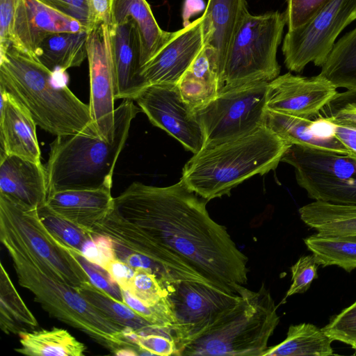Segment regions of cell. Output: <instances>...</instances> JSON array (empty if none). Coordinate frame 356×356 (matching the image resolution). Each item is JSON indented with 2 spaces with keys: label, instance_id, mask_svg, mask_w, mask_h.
Here are the masks:
<instances>
[{
  "label": "cell",
  "instance_id": "cell-11",
  "mask_svg": "<svg viewBox=\"0 0 356 356\" xmlns=\"http://www.w3.org/2000/svg\"><path fill=\"white\" fill-rule=\"evenodd\" d=\"M268 84L259 81L230 88L195 111L203 131L204 147L244 135L264 125Z\"/></svg>",
  "mask_w": 356,
  "mask_h": 356
},
{
  "label": "cell",
  "instance_id": "cell-9",
  "mask_svg": "<svg viewBox=\"0 0 356 356\" xmlns=\"http://www.w3.org/2000/svg\"><path fill=\"white\" fill-rule=\"evenodd\" d=\"M90 232L109 237L115 259L134 269L142 268L152 271L165 286L193 282L216 288L192 266L156 244L113 208L92 227Z\"/></svg>",
  "mask_w": 356,
  "mask_h": 356
},
{
  "label": "cell",
  "instance_id": "cell-24",
  "mask_svg": "<svg viewBox=\"0 0 356 356\" xmlns=\"http://www.w3.org/2000/svg\"><path fill=\"white\" fill-rule=\"evenodd\" d=\"M47 207L56 215L90 232L113 209L111 188L65 190L50 193Z\"/></svg>",
  "mask_w": 356,
  "mask_h": 356
},
{
  "label": "cell",
  "instance_id": "cell-47",
  "mask_svg": "<svg viewBox=\"0 0 356 356\" xmlns=\"http://www.w3.org/2000/svg\"><path fill=\"white\" fill-rule=\"evenodd\" d=\"M113 280L121 289H128L135 274V269L117 259L106 267Z\"/></svg>",
  "mask_w": 356,
  "mask_h": 356
},
{
  "label": "cell",
  "instance_id": "cell-15",
  "mask_svg": "<svg viewBox=\"0 0 356 356\" xmlns=\"http://www.w3.org/2000/svg\"><path fill=\"white\" fill-rule=\"evenodd\" d=\"M86 48L91 117L99 136L111 142L115 136V99L108 22L96 23L88 30Z\"/></svg>",
  "mask_w": 356,
  "mask_h": 356
},
{
  "label": "cell",
  "instance_id": "cell-41",
  "mask_svg": "<svg viewBox=\"0 0 356 356\" xmlns=\"http://www.w3.org/2000/svg\"><path fill=\"white\" fill-rule=\"evenodd\" d=\"M67 250L76 258L88 274L90 282L113 298L122 300L121 289L103 267L88 260L81 250L66 245Z\"/></svg>",
  "mask_w": 356,
  "mask_h": 356
},
{
  "label": "cell",
  "instance_id": "cell-21",
  "mask_svg": "<svg viewBox=\"0 0 356 356\" xmlns=\"http://www.w3.org/2000/svg\"><path fill=\"white\" fill-rule=\"evenodd\" d=\"M264 125L290 145L349 156L333 134L331 123L319 114L307 119L266 108Z\"/></svg>",
  "mask_w": 356,
  "mask_h": 356
},
{
  "label": "cell",
  "instance_id": "cell-36",
  "mask_svg": "<svg viewBox=\"0 0 356 356\" xmlns=\"http://www.w3.org/2000/svg\"><path fill=\"white\" fill-rule=\"evenodd\" d=\"M137 333L135 344L139 355H177V346L170 328L154 325Z\"/></svg>",
  "mask_w": 356,
  "mask_h": 356
},
{
  "label": "cell",
  "instance_id": "cell-45",
  "mask_svg": "<svg viewBox=\"0 0 356 356\" xmlns=\"http://www.w3.org/2000/svg\"><path fill=\"white\" fill-rule=\"evenodd\" d=\"M321 116L331 123L333 134L348 150V156L356 160V122Z\"/></svg>",
  "mask_w": 356,
  "mask_h": 356
},
{
  "label": "cell",
  "instance_id": "cell-32",
  "mask_svg": "<svg viewBox=\"0 0 356 356\" xmlns=\"http://www.w3.org/2000/svg\"><path fill=\"white\" fill-rule=\"evenodd\" d=\"M319 74L337 88L356 90V26L335 42Z\"/></svg>",
  "mask_w": 356,
  "mask_h": 356
},
{
  "label": "cell",
  "instance_id": "cell-10",
  "mask_svg": "<svg viewBox=\"0 0 356 356\" xmlns=\"http://www.w3.org/2000/svg\"><path fill=\"white\" fill-rule=\"evenodd\" d=\"M294 168L309 198L356 205V160L343 154L291 145L281 159Z\"/></svg>",
  "mask_w": 356,
  "mask_h": 356
},
{
  "label": "cell",
  "instance_id": "cell-31",
  "mask_svg": "<svg viewBox=\"0 0 356 356\" xmlns=\"http://www.w3.org/2000/svg\"><path fill=\"white\" fill-rule=\"evenodd\" d=\"M0 327L3 333L19 335L35 330L38 323L0 264Z\"/></svg>",
  "mask_w": 356,
  "mask_h": 356
},
{
  "label": "cell",
  "instance_id": "cell-27",
  "mask_svg": "<svg viewBox=\"0 0 356 356\" xmlns=\"http://www.w3.org/2000/svg\"><path fill=\"white\" fill-rule=\"evenodd\" d=\"M177 85L183 99L194 111L206 106L218 95V70L204 47Z\"/></svg>",
  "mask_w": 356,
  "mask_h": 356
},
{
  "label": "cell",
  "instance_id": "cell-39",
  "mask_svg": "<svg viewBox=\"0 0 356 356\" xmlns=\"http://www.w3.org/2000/svg\"><path fill=\"white\" fill-rule=\"evenodd\" d=\"M333 341H338L351 346L356 343V305L342 310L332 316L329 323L322 328Z\"/></svg>",
  "mask_w": 356,
  "mask_h": 356
},
{
  "label": "cell",
  "instance_id": "cell-44",
  "mask_svg": "<svg viewBox=\"0 0 356 356\" xmlns=\"http://www.w3.org/2000/svg\"><path fill=\"white\" fill-rule=\"evenodd\" d=\"M16 0H0V51L15 42Z\"/></svg>",
  "mask_w": 356,
  "mask_h": 356
},
{
  "label": "cell",
  "instance_id": "cell-13",
  "mask_svg": "<svg viewBox=\"0 0 356 356\" xmlns=\"http://www.w3.org/2000/svg\"><path fill=\"white\" fill-rule=\"evenodd\" d=\"M168 297L175 319L172 333L177 355H180L236 301L238 295L201 283L182 282L169 286Z\"/></svg>",
  "mask_w": 356,
  "mask_h": 356
},
{
  "label": "cell",
  "instance_id": "cell-29",
  "mask_svg": "<svg viewBox=\"0 0 356 356\" xmlns=\"http://www.w3.org/2000/svg\"><path fill=\"white\" fill-rule=\"evenodd\" d=\"M21 346L15 350L31 356H83L86 351L84 343L78 341L67 330L53 327L22 332L19 335Z\"/></svg>",
  "mask_w": 356,
  "mask_h": 356
},
{
  "label": "cell",
  "instance_id": "cell-18",
  "mask_svg": "<svg viewBox=\"0 0 356 356\" xmlns=\"http://www.w3.org/2000/svg\"><path fill=\"white\" fill-rule=\"evenodd\" d=\"M81 31L88 30L77 20L40 0H16L14 44L31 54L50 34Z\"/></svg>",
  "mask_w": 356,
  "mask_h": 356
},
{
  "label": "cell",
  "instance_id": "cell-34",
  "mask_svg": "<svg viewBox=\"0 0 356 356\" xmlns=\"http://www.w3.org/2000/svg\"><path fill=\"white\" fill-rule=\"evenodd\" d=\"M76 291L101 313L124 328L129 327L140 332L154 326L123 301L113 298L92 282Z\"/></svg>",
  "mask_w": 356,
  "mask_h": 356
},
{
  "label": "cell",
  "instance_id": "cell-6",
  "mask_svg": "<svg viewBox=\"0 0 356 356\" xmlns=\"http://www.w3.org/2000/svg\"><path fill=\"white\" fill-rule=\"evenodd\" d=\"M230 306L180 355L263 356L280 322L270 291L264 283L257 291L243 286Z\"/></svg>",
  "mask_w": 356,
  "mask_h": 356
},
{
  "label": "cell",
  "instance_id": "cell-26",
  "mask_svg": "<svg viewBox=\"0 0 356 356\" xmlns=\"http://www.w3.org/2000/svg\"><path fill=\"white\" fill-rule=\"evenodd\" d=\"M88 31L60 32L45 37L33 54L51 72H66L79 67L87 57Z\"/></svg>",
  "mask_w": 356,
  "mask_h": 356
},
{
  "label": "cell",
  "instance_id": "cell-25",
  "mask_svg": "<svg viewBox=\"0 0 356 356\" xmlns=\"http://www.w3.org/2000/svg\"><path fill=\"white\" fill-rule=\"evenodd\" d=\"M131 21L138 31L141 68L169 40L172 32L162 30L146 0H110L108 24Z\"/></svg>",
  "mask_w": 356,
  "mask_h": 356
},
{
  "label": "cell",
  "instance_id": "cell-19",
  "mask_svg": "<svg viewBox=\"0 0 356 356\" xmlns=\"http://www.w3.org/2000/svg\"><path fill=\"white\" fill-rule=\"evenodd\" d=\"M108 26L115 99L134 100L145 88L140 76L141 47L138 31L131 21Z\"/></svg>",
  "mask_w": 356,
  "mask_h": 356
},
{
  "label": "cell",
  "instance_id": "cell-50",
  "mask_svg": "<svg viewBox=\"0 0 356 356\" xmlns=\"http://www.w3.org/2000/svg\"><path fill=\"white\" fill-rule=\"evenodd\" d=\"M346 94L352 102L356 105V90H348Z\"/></svg>",
  "mask_w": 356,
  "mask_h": 356
},
{
  "label": "cell",
  "instance_id": "cell-14",
  "mask_svg": "<svg viewBox=\"0 0 356 356\" xmlns=\"http://www.w3.org/2000/svg\"><path fill=\"white\" fill-rule=\"evenodd\" d=\"M149 122L196 154L204 137L195 111L183 99L177 84L160 83L145 87L134 100Z\"/></svg>",
  "mask_w": 356,
  "mask_h": 356
},
{
  "label": "cell",
  "instance_id": "cell-20",
  "mask_svg": "<svg viewBox=\"0 0 356 356\" xmlns=\"http://www.w3.org/2000/svg\"><path fill=\"white\" fill-rule=\"evenodd\" d=\"M248 13L245 0H209L201 16L203 47L217 66L219 79L235 35Z\"/></svg>",
  "mask_w": 356,
  "mask_h": 356
},
{
  "label": "cell",
  "instance_id": "cell-40",
  "mask_svg": "<svg viewBox=\"0 0 356 356\" xmlns=\"http://www.w3.org/2000/svg\"><path fill=\"white\" fill-rule=\"evenodd\" d=\"M318 266L313 254L300 257L291 267L292 283L280 304L284 303L289 297L294 294L307 291L312 282L318 277Z\"/></svg>",
  "mask_w": 356,
  "mask_h": 356
},
{
  "label": "cell",
  "instance_id": "cell-1",
  "mask_svg": "<svg viewBox=\"0 0 356 356\" xmlns=\"http://www.w3.org/2000/svg\"><path fill=\"white\" fill-rule=\"evenodd\" d=\"M207 202L181 180L163 187L135 181L114 197L113 209L213 286L238 295L248 282V258L210 217Z\"/></svg>",
  "mask_w": 356,
  "mask_h": 356
},
{
  "label": "cell",
  "instance_id": "cell-17",
  "mask_svg": "<svg viewBox=\"0 0 356 356\" xmlns=\"http://www.w3.org/2000/svg\"><path fill=\"white\" fill-rule=\"evenodd\" d=\"M202 17L172 32L169 40L141 68L147 87L160 83L177 84L204 46Z\"/></svg>",
  "mask_w": 356,
  "mask_h": 356
},
{
  "label": "cell",
  "instance_id": "cell-49",
  "mask_svg": "<svg viewBox=\"0 0 356 356\" xmlns=\"http://www.w3.org/2000/svg\"><path fill=\"white\" fill-rule=\"evenodd\" d=\"M113 355H118V356H136L138 355V353L137 351L129 347H124L120 348L117 350H115L113 353Z\"/></svg>",
  "mask_w": 356,
  "mask_h": 356
},
{
  "label": "cell",
  "instance_id": "cell-42",
  "mask_svg": "<svg viewBox=\"0 0 356 356\" xmlns=\"http://www.w3.org/2000/svg\"><path fill=\"white\" fill-rule=\"evenodd\" d=\"M90 30L95 24L91 0H40Z\"/></svg>",
  "mask_w": 356,
  "mask_h": 356
},
{
  "label": "cell",
  "instance_id": "cell-8",
  "mask_svg": "<svg viewBox=\"0 0 356 356\" xmlns=\"http://www.w3.org/2000/svg\"><path fill=\"white\" fill-rule=\"evenodd\" d=\"M38 209L0 193V236L26 250L49 273L74 289L90 283L66 244L42 222Z\"/></svg>",
  "mask_w": 356,
  "mask_h": 356
},
{
  "label": "cell",
  "instance_id": "cell-30",
  "mask_svg": "<svg viewBox=\"0 0 356 356\" xmlns=\"http://www.w3.org/2000/svg\"><path fill=\"white\" fill-rule=\"evenodd\" d=\"M332 341L333 339L322 328L314 324L291 325L286 339L275 346L268 347L263 356L332 355Z\"/></svg>",
  "mask_w": 356,
  "mask_h": 356
},
{
  "label": "cell",
  "instance_id": "cell-16",
  "mask_svg": "<svg viewBox=\"0 0 356 356\" xmlns=\"http://www.w3.org/2000/svg\"><path fill=\"white\" fill-rule=\"evenodd\" d=\"M337 93L320 74L307 77L287 72L268 82L266 106L273 111L314 119Z\"/></svg>",
  "mask_w": 356,
  "mask_h": 356
},
{
  "label": "cell",
  "instance_id": "cell-51",
  "mask_svg": "<svg viewBox=\"0 0 356 356\" xmlns=\"http://www.w3.org/2000/svg\"><path fill=\"white\" fill-rule=\"evenodd\" d=\"M351 347L355 350V355H356V343Z\"/></svg>",
  "mask_w": 356,
  "mask_h": 356
},
{
  "label": "cell",
  "instance_id": "cell-28",
  "mask_svg": "<svg viewBox=\"0 0 356 356\" xmlns=\"http://www.w3.org/2000/svg\"><path fill=\"white\" fill-rule=\"evenodd\" d=\"M298 211L302 222L318 234L356 236V205L314 200Z\"/></svg>",
  "mask_w": 356,
  "mask_h": 356
},
{
  "label": "cell",
  "instance_id": "cell-33",
  "mask_svg": "<svg viewBox=\"0 0 356 356\" xmlns=\"http://www.w3.org/2000/svg\"><path fill=\"white\" fill-rule=\"evenodd\" d=\"M319 266L335 265L348 273L356 268V236H326L318 234L304 239Z\"/></svg>",
  "mask_w": 356,
  "mask_h": 356
},
{
  "label": "cell",
  "instance_id": "cell-12",
  "mask_svg": "<svg viewBox=\"0 0 356 356\" xmlns=\"http://www.w3.org/2000/svg\"><path fill=\"white\" fill-rule=\"evenodd\" d=\"M356 19V0H330L305 24L288 30L282 47L288 70L322 67L341 32Z\"/></svg>",
  "mask_w": 356,
  "mask_h": 356
},
{
  "label": "cell",
  "instance_id": "cell-23",
  "mask_svg": "<svg viewBox=\"0 0 356 356\" xmlns=\"http://www.w3.org/2000/svg\"><path fill=\"white\" fill-rule=\"evenodd\" d=\"M0 193L24 204H46L48 188L45 167L15 155L0 157Z\"/></svg>",
  "mask_w": 356,
  "mask_h": 356
},
{
  "label": "cell",
  "instance_id": "cell-22",
  "mask_svg": "<svg viewBox=\"0 0 356 356\" xmlns=\"http://www.w3.org/2000/svg\"><path fill=\"white\" fill-rule=\"evenodd\" d=\"M1 156L15 155L40 163L36 124L30 113L10 94L0 88Z\"/></svg>",
  "mask_w": 356,
  "mask_h": 356
},
{
  "label": "cell",
  "instance_id": "cell-5",
  "mask_svg": "<svg viewBox=\"0 0 356 356\" xmlns=\"http://www.w3.org/2000/svg\"><path fill=\"white\" fill-rule=\"evenodd\" d=\"M0 241L12 259L19 285L31 292L49 316L83 332L111 353L129 347L122 326L101 313L76 289L53 276L26 250L5 236H0Z\"/></svg>",
  "mask_w": 356,
  "mask_h": 356
},
{
  "label": "cell",
  "instance_id": "cell-43",
  "mask_svg": "<svg viewBox=\"0 0 356 356\" xmlns=\"http://www.w3.org/2000/svg\"><path fill=\"white\" fill-rule=\"evenodd\" d=\"M330 0H286L284 12L288 30L298 28L307 22Z\"/></svg>",
  "mask_w": 356,
  "mask_h": 356
},
{
  "label": "cell",
  "instance_id": "cell-3",
  "mask_svg": "<svg viewBox=\"0 0 356 356\" xmlns=\"http://www.w3.org/2000/svg\"><path fill=\"white\" fill-rule=\"evenodd\" d=\"M291 145L262 125L204 147L185 164L180 180L207 201L229 195L232 189L250 177L275 170Z\"/></svg>",
  "mask_w": 356,
  "mask_h": 356
},
{
  "label": "cell",
  "instance_id": "cell-37",
  "mask_svg": "<svg viewBox=\"0 0 356 356\" xmlns=\"http://www.w3.org/2000/svg\"><path fill=\"white\" fill-rule=\"evenodd\" d=\"M120 289L123 302L138 315L154 325L172 329L175 319L168 296L156 305L148 306L129 290L121 288Z\"/></svg>",
  "mask_w": 356,
  "mask_h": 356
},
{
  "label": "cell",
  "instance_id": "cell-35",
  "mask_svg": "<svg viewBox=\"0 0 356 356\" xmlns=\"http://www.w3.org/2000/svg\"><path fill=\"white\" fill-rule=\"evenodd\" d=\"M38 210L40 218L49 230L68 246L81 250L84 243L92 238V233L54 214L46 204Z\"/></svg>",
  "mask_w": 356,
  "mask_h": 356
},
{
  "label": "cell",
  "instance_id": "cell-38",
  "mask_svg": "<svg viewBox=\"0 0 356 356\" xmlns=\"http://www.w3.org/2000/svg\"><path fill=\"white\" fill-rule=\"evenodd\" d=\"M127 290L148 306L156 305L168 295L167 287L157 276L142 268L135 269V274Z\"/></svg>",
  "mask_w": 356,
  "mask_h": 356
},
{
  "label": "cell",
  "instance_id": "cell-4",
  "mask_svg": "<svg viewBox=\"0 0 356 356\" xmlns=\"http://www.w3.org/2000/svg\"><path fill=\"white\" fill-rule=\"evenodd\" d=\"M140 111L134 100L122 101L115 110V136L111 142L98 134L57 136L50 145L45 166L48 195L65 190L111 189L118 156Z\"/></svg>",
  "mask_w": 356,
  "mask_h": 356
},
{
  "label": "cell",
  "instance_id": "cell-46",
  "mask_svg": "<svg viewBox=\"0 0 356 356\" xmlns=\"http://www.w3.org/2000/svg\"><path fill=\"white\" fill-rule=\"evenodd\" d=\"M320 115L356 122V105L348 97L346 92L337 93L336 97L321 111Z\"/></svg>",
  "mask_w": 356,
  "mask_h": 356
},
{
  "label": "cell",
  "instance_id": "cell-52",
  "mask_svg": "<svg viewBox=\"0 0 356 356\" xmlns=\"http://www.w3.org/2000/svg\"><path fill=\"white\" fill-rule=\"evenodd\" d=\"M354 303L356 305V301Z\"/></svg>",
  "mask_w": 356,
  "mask_h": 356
},
{
  "label": "cell",
  "instance_id": "cell-2",
  "mask_svg": "<svg viewBox=\"0 0 356 356\" xmlns=\"http://www.w3.org/2000/svg\"><path fill=\"white\" fill-rule=\"evenodd\" d=\"M0 88L30 113L36 125L56 137L98 134L89 104L67 87L65 72L50 71L14 44L0 51Z\"/></svg>",
  "mask_w": 356,
  "mask_h": 356
},
{
  "label": "cell",
  "instance_id": "cell-48",
  "mask_svg": "<svg viewBox=\"0 0 356 356\" xmlns=\"http://www.w3.org/2000/svg\"><path fill=\"white\" fill-rule=\"evenodd\" d=\"M109 2L110 0H91L96 23L108 22Z\"/></svg>",
  "mask_w": 356,
  "mask_h": 356
},
{
  "label": "cell",
  "instance_id": "cell-7",
  "mask_svg": "<svg viewBox=\"0 0 356 356\" xmlns=\"http://www.w3.org/2000/svg\"><path fill=\"white\" fill-rule=\"evenodd\" d=\"M286 24L284 13L245 15L227 54L219 93L253 82H269L280 75L277 51Z\"/></svg>",
  "mask_w": 356,
  "mask_h": 356
}]
</instances>
